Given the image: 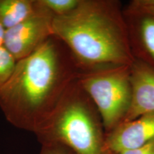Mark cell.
<instances>
[{"instance_id":"obj_15","label":"cell","mask_w":154,"mask_h":154,"mask_svg":"<svg viewBox=\"0 0 154 154\" xmlns=\"http://www.w3.org/2000/svg\"><path fill=\"white\" fill-rule=\"evenodd\" d=\"M142 5L146 7V8H151L154 9V0H147V1H142Z\"/></svg>"},{"instance_id":"obj_9","label":"cell","mask_w":154,"mask_h":154,"mask_svg":"<svg viewBox=\"0 0 154 154\" xmlns=\"http://www.w3.org/2000/svg\"><path fill=\"white\" fill-rule=\"evenodd\" d=\"M54 16H63L72 12L80 4L79 0H38Z\"/></svg>"},{"instance_id":"obj_12","label":"cell","mask_w":154,"mask_h":154,"mask_svg":"<svg viewBox=\"0 0 154 154\" xmlns=\"http://www.w3.org/2000/svg\"><path fill=\"white\" fill-rule=\"evenodd\" d=\"M39 154H75L74 152L59 143H49L42 145Z\"/></svg>"},{"instance_id":"obj_5","label":"cell","mask_w":154,"mask_h":154,"mask_svg":"<svg viewBox=\"0 0 154 154\" xmlns=\"http://www.w3.org/2000/svg\"><path fill=\"white\" fill-rule=\"evenodd\" d=\"M36 1L38 8L32 17L6 30L4 47L17 61L29 57L54 35V15Z\"/></svg>"},{"instance_id":"obj_1","label":"cell","mask_w":154,"mask_h":154,"mask_svg":"<svg viewBox=\"0 0 154 154\" xmlns=\"http://www.w3.org/2000/svg\"><path fill=\"white\" fill-rule=\"evenodd\" d=\"M69 49L57 36L17 61L12 75L0 88V109L20 129L35 133L57 109L72 76Z\"/></svg>"},{"instance_id":"obj_4","label":"cell","mask_w":154,"mask_h":154,"mask_svg":"<svg viewBox=\"0 0 154 154\" xmlns=\"http://www.w3.org/2000/svg\"><path fill=\"white\" fill-rule=\"evenodd\" d=\"M79 84L96 105L106 128L114 126L126 115L131 88L125 75L89 73L82 75Z\"/></svg>"},{"instance_id":"obj_8","label":"cell","mask_w":154,"mask_h":154,"mask_svg":"<svg viewBox=\"0 0 154 154\" xmlns=\"http://www.w3.org/2000/svg\"><path fill=\"white\" fill-rule=\"evenodd\" d=\"M36 0H0V24L6 30L32 17L37 10Z\"/></svg>"},{"instance_id":"obj_3","label":"cell","mask_w":154,"mask_h":154,"mask_svg":"<svg viewBox=\"0 0 154 154\" xmlns=\"http://www.w3.org/2000/svg\"><path fill=\"white\" fill-rule=\"evenodd\" d=\"M57 109L35 134L42 145L59 143L75 154H103L99 128L77 84L68 88Z\"/></svg>"},{"instance_id":"obj_2","label":"cell","mask_w":154,"mask_h":154,"mask_svg":"<svg viewBox=\"0 0 154 154\" xmlns=\"http://www.w3.org/2000/svg\"><path fill=\"white\" fill-rule=\"evenodd\" d=\"M53 32L83 67L120 64L128 61L119 31L94 2L81 1L72 12L54 16Z\"/></svg>"},{"instance_id":"obj_10","label":"cell","mask_w":154,"mask_h":154,"mask_svg":"<svg viewBox=\"0 0 154 154\" xmlns=\"http://www.w3.org/2000/svg\"><path fill=\"white\" fill-rule=\"evenodd\" d=\"M17 62L14 56L4 46L0 47V88L10 79Z\"/></svg>"},{"instance_id":"obj_7","label":"cell","mask_w":154,"mask_h":154,"mask_svg":"<svg viewBox=\"0 0 154 154\" xmlns=\"http://www.w3.org/2000/svg\"><path fill=\"white\" fill-rule=\"evenodd\" d=\"M131 97L125 115L130 121L143 115L154 113V72L146 66H138L130 79Z\"/></svg>"},{"instance_id":"obj_11","label":"cell","mask_w":154,"mask_h":154,"mask_svg":"<svg viewBox=\"0 0 154 154\" xmlns=\"http://www.w3.org/2000/svg\"><path fill=\"white\" fill-rule=\"evenodd\" d=\"M140 34L146 49L154 59V17H147L142 19Z\"/></svg>"},{"instance_id":"obj_13","label":"cell","mask_w":154,"mask_h":154,"mask_svg":"<svg viewBox=\"0 0 154 154\" xmlns=\"http://www.w3.org/2000/svg\"><path fill=\"white\" fill-rule=\"evenodd\" d=\"M120 154H154V140L142 147L123 151Z\"/></svg>"},{"instance_id":"obj_14","label":"cell","mask_w":154,"mask_h":154,"mask_svg":"<svg viewBox=\"0 0 154 154\" xmlns=\"http://www.w3.org/2000/svg\"><path fill=\"white\" fill-rule=\"evenodd\" d=\"M6 29L4 26L0 24V47L4 46V42H5Z\"/></svg>"},{"instance_id":"obj_6","label":"cell","mask_w":154,"mask_h":154,"mask_svg":"<svg viewBox=\"0 0 154 154\" xmlns=\"http://www.w3.org/2000/svg\"><path fill=\"white\" fill-rule=\"evenodd\" d=\"M154 140V113L143 115L125 124L113 131L106 147L121 152L140 148Z\"/></svg>"}]
</instances>
